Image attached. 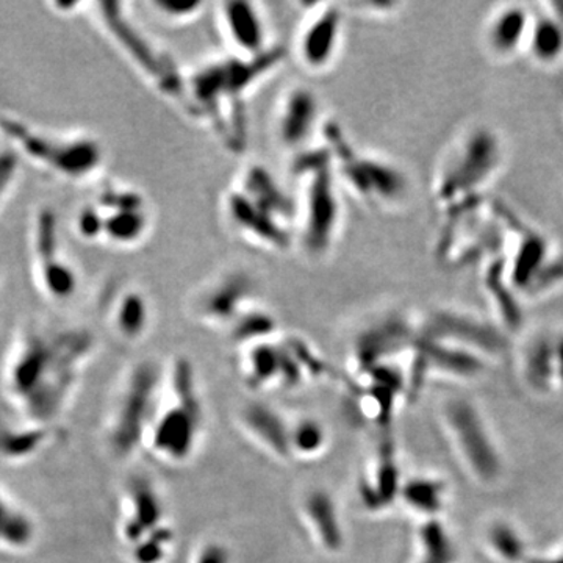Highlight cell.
Returning a JSON list of instances; mask_svg holds the SVG:
<instances>
[{
    "instance_id": "obj_1",
    "label": "cell",
    "mask_w": 563,
    "mask_h": 563,
    "mask_svg": "<svg viewBox=\"0 0 563 563\" xmlns=\"http://www.w3.org/2000/svg\"><path fill=\"white\" fill-rule=\"evenodd\" d=\"M473 269L492 321L509 335L521 331L529 307L563 290V247L501 199Z\"/></svg>"
},
{
    "instance_id": "obj_2",
    "label": "cell",
    "mask_w": 563,
    "mask_h": 563,
    "mask_svg": "<svg viewBox=\"0 0 563 563\" xmlns=\"http://www.w3.org/2000/svg\"><path fill=\"white\" fill-rule=\"evenodd\" d=\"M95 347V335L84 328L29 325L18 335L3 368V390L22 421L57 426Z\"/></svg>"
},
{
    "instance_id": "obj_3",
    "label": "cell",
    "mask_w": 563,
    "mask_h": 563,
    "mask_svg": "<svg viewBox=\"0 0 563 563\" xmlns=\"http://www.w3.org/2000/svg\"><path fill=\"white\" fill-rule=\"evenodd\" d=\"M284 62L274 46L258 57L217 58L187 73L191 120L202 122L225 150L240 154L247 143L246 99Z\"/></svg>"
},
{
    "instance_id": "obj_4",
    "label": "cell",
    "mask_w": 563,
    "mask_h": 563,
    "mask_svg": "<svg viewBox=\"0 0 563 563\" xmlns=\"http://www.w3.org/2000/svg\"><path fill=\"white\" fill-rule=\"evenodd\" d=\"M509 161L506 139L495 125L474 121L448 140L431 176V198L439 218L470 209L495 196Z\"/></svg>"
},
{
    "instance_id": "obj_5",
    "label": "cell",
    "mask_w": 563,
    "mask_h": 563,
    "mask_svg": "<svg viewBox=\"0 0 563 563\" xmlns=\"http://www.w3.org/2000/svg\"><path fill=\"white\" fill-rule=\"evenodd\" d=\"M292 173L302 188L296 199V243L307 257L318 261L332 251L342 231V187L322 141L313 150L292 157Z\"/></svg>"
},
{
    "instance_id": "obj_6",
    "label": "cell",
    "mask_w": 563,
    "mask_h": 563,
    "mask_svg": "<svg viewBox=\"0 0 563 563\" xmlns=\"http://www.w3.org/2000/svg\"><path fill=\"white\" fill-rule=\"evenodd\" d=\"M322 144L331 154L342 190L350 191L366 209L393 213L410 201L412 180L399 163L357 150L335 122H325Z\"/></svg>"
},
{
    "instance_id": "obj_7",
    "label": "cell",
    "mask_w": 563,
    "mask_h": 563,
    "mask_svg": "<svg viewBox=\"0 0 563 563\" xmlns=\"http://www.w3.org/2000/svg\"><path fill=\"white\" fill-rule=\"evenodd\" d=\"M96 18L117 49L147 84L166 101L184 111L191 120L187 73L176 58L144 32L128 5L122 2L96 3Z\"/></svg>"
},
{
    "instance_id": "obj_8",
    "label": "cell",
    "mask_w": 563,
    "mask_h": 563,
    "mask_svg": "<svg viewBox=\"0 0 563 563\" xmlns=\"http://www.w3.org/2000/svg\"><path fill=\"white\" fill-rule=\"evenodd\" d=\"M0 136L22 161L65 180L90 179L106 161L102 143L95 136L44 131L14 114H0Z\"/></svg>"
},
{
    "instance_id": "obj_9",
    "label": "cell",
    "mask_w": 563,
    "mask_h": 563,
    "mask_svg": "<svg viewBox=\"0 0 563 563\" xmlns=\"http://www.w3.org/2000/svg\"><path fill=\"white\" fill-rule=\"evenodd\" d=\"M440 422L463 472L481 487L501 483L504 457L487 418L468 396L451 395L440 407Z\"/></svg>"
},
{
    "instance_id": "obj_10",
    "label": "cell",
    "mask_w": 563,
    "mask_h": 563,
    "mask_svg": "<svg viewBox=\"0 0 563 563\" xmlns=\"http://www.w3.org/2000/svg\"><path fill=\"white\" fill-rule=\"evenodd\" d=\"M162 373L152 362L133 366L122 380L121 390L107 422V444L117 459H128L146 442L155 418V402Z\"/></svg>"
},
{
    "instance_id": "obj_11",
    "label": "cell",
    "mask_w": 563,
    "mask_h": 563,
    "mask_svg": "<svg viewBox=\"0 0 563 563\" xmlns=\"http://www.w3.org/2000/svg\"><path fill=\"white\" fill-rule=\"evenodd\" d=\"M172 388L173 406L155 415L147 440L154 453L166 461L184 462L195 451L202 428V406L190 362L174 363Z\"/></svg>"
},
{
    "instance_id": "obj_12",
    "label": "cell",
    "mask_w": 563,
    "mask_h": 563,
    "mask_svg": "<svg viewBox=\"0 0 563 563\" xmlns=\"http://www.w3.org/2000/svg\"><path fill=\"white\" fill-rule=\"evenodd\" d=\"M257 282L242 268L228 269L206 282L192 296L191 312L210 328H229L257 306Z\"/></svg>"
},
{
    "instance_id": "obj_13",
    "label": "cell",
    "mask_w": 563,
    "mask_h": 563,
    "mask_svg": "<svg viewBox=\"0 0 563 563\" xmlns=\"http://www.w3.org/2000/svg\"><path fill=\"white\" fill-rule=\"evenodd\" d=\"M298 38L296 57L309 73L321 74L332 68L342 51L344 10L336 3H310Z\"/></svg>"
},
{
    "instance_id": "obj_14",
    "label": "cell",
    "mask_w": 563,
    "mask_h": 563,
    "mask_svg": "<svg viewBox=\"0 0 563 563\" xmlns=\"http://www.w3.org/2000/svg\"><path fill=\"white\" fill-rule=\"evenodd\" d=\"M325 121H322L320 98L307 85H295L282 96L277 106L274 129L276 140L292 157L317 147L322 139Z\"/></svg>"
},
{
    "instance_id": "obj_15",
    "label": "cell",
    "mask_w": 563,
    "mask_h": 563,
    "mask_svg": "<svg viewBox=\"0 0 563 563\" xmlns=\"http://www.w3.org/2000/svg\"><path fill=\"white\" fill-rule=\"evenodd\" d=\"M418 336V318L388 312L363 329L354 344V357L362 373L409 357Z\"/></svg>"
},
{
    "instance_id": "obj_16",
    "label": "cell",
    "mask_w": 563,
    "mask_h": 563,
    "mask_svg": "<svg viewBox=\"0 0 563 563\" xmlns=\"http://www.w3.org/2000/svg\"><path fill=\"white\" fill-rule=\"evenodd\" d=\"M222 213L229 228L252 246L285 252L296 243L295 229L252 202L236 187L225 192Z\"/></svg>"
},
{
    "instance_id": "obj_17",
    "label": "cell",
    "mask_w": 563,
    "mask_h": 563,
    "mask_svg": "<svg viewBox=\"0 0 563 563\" xmlns=\"http://www.w3.org/2000/svg\"><path fill=\"white\" fill-rule=\"evenodd\" d=\"M532 24V2L496 5L484 20L481 46L492 62L512 63L525 58Z\"/></svg>"
},
{
    "instance_id": "obj_18",
    "label": "cell",
    "mask_w": 563,
    "mask_h": 563,
    "mask_svg": "<svg viewBox=\"0 0 563 563\" xmlns=\"http://www.w3.org/2000/svg\"><path fill=\"white\" fill-rule=\"evenodd\" d=\"M218 24L232 55L258 57L272 51L268 24L261 5L247 0H225L218 5Z\"/></svg>"
},
{
    "instance_id": "obj_19",
    "label": "cell",
    "mask_w": 563,
    "mask_h": 563,
    "mask_svg": "<svg viewBox=\"0 0 563 563\" xmlns=\"http://www.w3.org/2000/svg\"><path fill=\"white\" fill-rule=\"evenodd\" d=\"M520 366L533 391L563 390V329L532 333L521 347Z\"/></svg>"
},
{
    "instance_id": "obj_20",
    "label": "cell",
    "mask_w": 563,
    "mask_h": 563,
    "mask_svg": "<svg viewBox=\"0 0 563 563\" xmlns=\"http://www.w3.org/2000/svg\"><path fill=\"white\" fill-rule=\"evenodd\" d=\"M525 60L543 69L563 65V0L532 2Z\"/></svg>"
},
{
    "instance_id": "obj_21",
    "label": "cell",
    "mask_w": 563,
    "mask_h": 563,
    "mask_svg": "<svg viewBox=\"0 0 563 563\" xmlns=\"http://www.w3.org/2000/svg\"><path fill=\"white\" fill-rule=\"evenodd\" d=\"M163 504L154 485L135 477L128 487V506L121 525L124 542L135 547L152 532L163 528Z\"/></svg>"
},
{
    "instance_id": "obj_22",
    "label": "cell",
    "mask_w": 563,
    "mask_h": 563,
    "mask_svg": "<svg viewBox=\"0 0 563 563\" xmlns=\"http://www.w3.org/2000/svg\"><path fill=\"white\" fill-rule=\"evenodd\" d=\"M233 187L239 188L252 202L269 211L285 224L295 229L298 221V202L288 195L268 169L261 165H250L243 169Z\"/></svg>"
},
{
    "instance_id": "obj_23",
    "label": "cell",
    "mask_w": 563,
    "mask_h": 563,
    "mask_svg": "<svg viewBox=\"0 0 563 563\" xmlns=\"http://www.w3.org/2000/svg\"><path fill=\"white\" fill-rule=\"evenodd\" d=\"M57 429L52 426L5 424L0 422V461L18 465L38 457L57 439Z\"/></svg>"
},
{
    "instance_id": "obj_24",
    "label": "cell",
    "mask_w": 563,
    "mask_h": 563,
    "mask_svg": "<svg viewBox=\"0 0 563 563\" xmlns=\"http://www.w3.org/2000/svg\"><path fill=\"white\" fill-rule=\"evenodd\" d=\"M111 322L125 342H139L151 325V303L144 292L128 288L111 302Z\"/></svg>"
},
{
    "instance_id": "obj_25",
    "label": "cell",
    "mask_w": 563,
    "mask_h": 563,
    "mask_svg": "<svg viewBox=\"0 0 563 563\" xmlns=\"http://www.w3.org/2000/svg\"><path fill=\"white\" fill-rule=\"evenodd\" d=\"M243 421L252 435L265 444L266 450L272 451L277 457H288L292 454L291 429L285 424L279 413L274 412L272 407L265 406V404H250L243 410Z\"/></svg>"
},
{
    "instance_id": "obj_26",
    "label": "cell",
    "mask_w": 563,
    "mask_h": 563,
    "mask_svg": "<svg viewBox=\"0 0 563 563\" xmlns=\"http://www.w3.org/2000/svg\"><path fill=\"white\" fill-rule=\"evenodd\" d=\"M483 547L496 563H532L536 558L517 526L501 518L490 521L484 529Z\"/></svg>"
},
{
    "instance_id": "obj_27",
    "label": "cell",
    "mask_w": 563,
    "mask_h": 563,
    "mask_svg": "<svg viewBox=\"0 0 563 563\" xmlns=\"http://www.w3.org/2000/svg\"><path fill=\"white\" fill-rule=\"evenodd\" d=\"M103 242L117 247L139 246L151 232L147 206L103 211Z\"/></svg>"
},
{
    "instance_id": "obj_28",
    "label": "cell",
    "mask_w": 563,
    "mask_h": 563,
    "mask_svg": "<svg viewBox=\"0 0 563 563\" xmlns=\"http://www.w3.org/2000/svg\"><path fill=\"white\" fill-rule=\"evenodd\" d=\"M35 540L36 523L31 514L0 488V548L24 553Z\"/></svg>"
},
{
    "instance_id": "obj_29",
    "label": "cell",
    "mask_w": 563,
    "mask_h": 563,
    "mask_svg": "<svg viewBox=\"0 0 563 563\" xmlns=\"http://www.w3.org/2000/svg\"><path fill=\"white\" fill-rule=\"evenodd\" d=\"M399 498L426 520H437L448 501V485L435 476H415L401 485Z\"/></svg>"
},
{
    "instance_id": "obj_30",
    "label": "cell",
    "mask_w": 563,
    "mask_h": 563,
    "mask_svg": "<svg viewBox=\"0 0 563 563\" xmlns=\"http://www.w3.org/2000/svg\"><path fill=\"white\" fill-rule=\"evenodd\" d=\"M306 515L314 529V536L325 550H342L344 536L335 504L328 493L312 492L306 499Z\"/></svg>"
},
{
    "instance_id": "obj_31",
    "label": "cell",
    "mask_w": 563,
    "mask_h": 563,
    "mask_svg": "<svg viewBox=\"0 0 563 563\" xmlns=\"http://www.w3.org/2000/svg\"><path fill=\"white\" fill-rule=\"evenodd\" d=\"M457 544L453 533L437 520H424L418 531V554L415 563H459Z\"/></svg>"
},
{
    "instance_id": "obj_32",
    "label": "cell",
    "mask_w": 563,
    "mask_h": 563,
    "mask_svg": "<svg viewBox=\"0 0 563 563\" xmlns=\"http://www.w3.org/2000/svg\"><path fill=\"white\" fill-rule=\"evenodd\" d=\"M150 9L158 20L176 27V25H187L198 21L202 16L206 3L196 2V0H188V2L154 0V2H150Z\"/></svg>"
},
{
    "instance_id": "obj_33",
    "label": "cell",
    "mask_w": 563,
    "mask_h": 563,
    "mask_svg": "<svg viewBox=\"0 0 563 563\" xmlns=\"http://www.w3.org/2000/svg\"><path fill=\"white\" fill-rule=\"evenodd\" d=\"M173 542V533L163 528L152 532L146 539L132 547L133 563H162L168 554L169 544Z\"/></svg>"
},
{
    "instance_id": "obj_34",
    "label": "cell",
    "mask_w": 563,
    "mask_h": 563,
    "mask_svg": "<svg viewBox=\"0 0 563 563\" xmlns=\"http://www.w3.org/2000/svg\"><path fill=\"white\" fill-rule=\"evenodd\" d=\"M291 453L313 455L320 453L325 444V432L313 420H302L290 431Z\"/></svg>"
},
{
    "instance_id": "obj_35",
    "label": "cell",
    "mask_w": 563,
    "mask_h": 563,
    "mask_svg": "<svg viewBox=\"0 0 563 563\" xmlns=\"http://www.w3.org/2000/svg\"><path fill=\"white\" fill-rule=\"evenodd\" d=\"M22 158L13 147L0 146V207L7 201L21 174Z\"/></svg>"
},
{
    "instance_id": "obj_36",
    "label": "cell",
    "mask_w": 563,
    "mask_h": 563,
    "mask_svg": "<svg viewBox=\"0 0 563 563\" xmlns=\"http://www.w3.org/2000/svg\"><path fill=\"white\" fill-rule=\"evenodd\" d=\"M77 235L85 242H102L103 240V213L95 202L88 203L77 213L74 222Z\"/></svg>"
},
{
    "instance_id": "obj_37",
    "label": "cell",
    "mask_w": 563,
    "mask_h": 563,
    "mask_svg": "<svg viewBox=\"0 0 563 563\" xmlns=\"http://www.w3.org/2000/svg\"><path fill=\"white\" fill-rule=\"evenodd\" d=\"M195 563H231V555L221 544L210 543L199 551Z\"/></svg>"
},
{
    "instance_id": "obj_38",
    "label": "cell",
    "mask_w": 563,
    "mask_h": 563,
    "mask_svg": "<svg viewBox=\"0 0 563 563\" xmlns=\"http://www.w3.org/2000/svg\"><path fill=\"white\" fill-rule=\"evenodd\" d=\"M532 563H563V544L555 548L551 553L536 554Z\"/></svg>"
},
{
    "instance_id": "obj_39",
    "label": "cell",
    "mask_w": 563,
    "mask_h": 563,
    "mask_svg": "<svg viewBox=\"0 0 563 563\" xmlns=\"http://www.w3.org/2000/svg\"><path fill=\"white\" fill-rule=\"evenodd\" d=\"M562 96H563V85H562Z\"/></svg>"
}]
</instances>
